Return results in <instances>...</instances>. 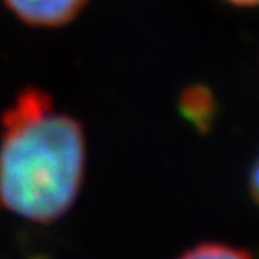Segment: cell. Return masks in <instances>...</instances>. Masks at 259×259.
<instances>
[{
	"instance_id": "obj_1",
	"label": "cell",
	"mask_w": 259,
	"mask_h": 259,
	"mask_svg": "<svg viewBox=\"0 0 259 259\" xmlns=\"http://www.w3.org/2000/svg\"><path fill=\"white\" fill-rule=\"evenodd\" d=\"M0 209L38 225L62 219L79 198L87 169L81 121L54 98L25 87L0 117Z\"/></svg>"
},
{
	"instance_id": "obj_2",
	"label": "cell",
	"mask_w": 259,
	"mask_h": 259,
	"mask_svg": "<svg viewBox=\"0 0 259 259\" xmlns=\"http://www.w3.org/2000/svg\"><path fill=\"white\" fill-rule=\"evenodd\" d=\"M8 10L31 27L56 29L71 23L89 0H4Z\"/></svg>"
},
{
	"instance_id": "obj_3",
	"label": "cell",
	"mask_w": 259,
	"mask_h": 259,
	"mask_svg": "<svg viewBox=\"0 0 259 259\" xmlns=\"http://www.w3.org/2000/svg\"><path fill=\"white\" fill-rule=\"evenodd\" d=\"M179 111L200 133H207L217 119V98L205 84H188L179 94Z\"/></svg>"
},
{
	"instance_id": "obj_4",
	"label": "cell",
	"mask_w": 259,
	"mask_h": 259,
	"mask_svg": "<svg viewBox=\"0 0 259 259\" xmlns=\"http://www.w3.org/2000/svg\"><path fill=\"white\" fill-rule=\"evenodd\" d=\"M179 259H253L250 251L227 246V244H217V242H207V244H198L194 248L186 250Z\"/></svg>"
},
{
	"instance_id": "obj_5",
	"label": "cell",
	"mask_w": 259,
	"mask_h": 259,
	"mask_svg": "<svg viewBox=\"0 0 259 259\" xmlns=\"http://www.w3.org/2000/svg\"><path fill=\"white\" fill-rule=\"evenodd\" d=\"M225 2H229L236 8H253L257 4V0H225Z\"/></svg>"
}]
</instances>
